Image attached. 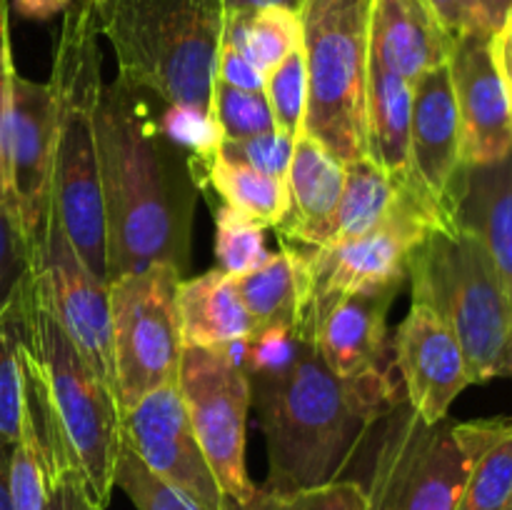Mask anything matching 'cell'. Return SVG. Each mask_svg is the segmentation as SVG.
Here are the masks:
<instances>
[{"instance_id": "6da1fadb", "label": "cell", "mask_w": 512, "mask_h": 510, "mask_svg": "<svg viewBox=\"0 0 512 510\" xmlns=\"http://www.w3.org/2000/svg\"><path fill=\"white\" fill-rule=\"evenodd\" d=\"M103 188L108 283L168 263L180 275L190 263L195 165L160 128L140 88L118 78L103 85L95 108Z\"/></svg>"}, {"instance_id": "7a4b0ae2", "label": "cell", "mask_w": 512, "mask_h": 510, "mask_svg": "<svg viewBox=\"0 0 512 510\" xmlns=\"http://www.w3.org/2000/svg\"><path fill=\"white\" fill-rule=\"evenodd\" d=\"M268 448L265 488H318L340 480L380 415L398 403L388 370L338 378L313 343L283 375L250 383Z\"/></svg>"}, {"instance_id": "3957f363", "label": "cell", "mask_w": 512, "mask_h": 510, "mask_svg": "<svg viewBox=\"0 0 512 510\" xmlns=\"http://www.w3.org/2000/svg\"><path fill=\"white\" fill-rule=\"evenodd\" d=\"M100 25L93 3H70L55 45L53 213L85 268L108 285L103 188H100L95 108L100 90Z\"/></svg>"}, {"instance_id": "277c9868", "label": "cell", "mask_w": 512, "mask_h": 510, "mask_svg": "<svg viewBox=\"0 0 512 510\" xmlns=\"http://www.w3.org/2000/svg\"><path fill=\"white\" fill-rule=\"evenodd\" d=\"M95 13L118 55V78L210 113L223 0H100Z\"/></svg>"}, {"instance_id": "5b68a950", "label": "cell", "mask_w": 512, "mask_h": 510, "mask_svg": "<svg viewBox=\"0 0 512 510\" xmlns=\"http://www.w3.org/2000/svg\"><path fill=\"white\" fill-rule=\"evenodd\" d=\"M413 303L455 333L473 383L512 375V310L493 258L460 225L435 228L408 258Z\"/></svg>"}, {"instance_id": "8992f818", "label": "cell", "mask_w": 512, "mask_h": 510, "mask_svg": "<svg viewBox=\"0 0 512 510\" xmlns=\"http://www.w3.org/2000/svg\"><path fill=\"white\" fill-rule=\"evenodd\" d=\"M28 343L65 460L83 480L95 508L103 510L115 488L123 413L108 383L85 363L63 333L35 278L30 290Z\"/></svg>"}, {"instance_id": "52a82bcc", "label": "cell", "mask_w": 512, "mask_h": 510, "mask_svg": "<svg viewBox=\"0 0 512 510\" xmlns=\"http://www.w3.org/2000/svg\"><path fill=\"white\" fill-rule=\"evenodd\" d=\"M373 0H303L308 105L303 135L335 158H365V95L370 65Z\"/></svg>"}, {"instance_id": "ba28073f", "label": "cell", "mask_w": 512, "mask_h": 510, "mask_svg": "<svg viewBox=\"0 0 512 510\" xmlns=\"http://www.w3.org/2000/svg\"><path fill=\"white\" fill-rule=\"evenodd\" d=\"M180 273L168 263L108 283L110 358L120 413L163 385L178 383L183 333L178 318Z\"/></svg>"}, {"instance_id": "9c48e42d", "label": "cell", "mask_w": 512, "mask_h": 510, "mask_svg": "<svg viewBox=\"0 0 512 510\" xmlns=\"http://www.w3.org/2000/svg\"><path fill=\"white\" fill-rule=\"evenodd\" d=\"M468 478V455L450 418L425 423L400 400L385 413L365 485L368 510H455Z\"/></svg>"}, {"instance_id": "30bf717a", "label": "cell", "mask_w": 512, "mask_h": 510, "mask_svg": "<svg viewBox=\"0 0 512 510\" xmlns=\"http://www.w3.org/2000/svg\"><path fill=\"white\" fill-rule=\"evenodd\" d=\"M178 390L223 495L233 503H248L255 485L245 468V420L253 395L245 370L223 348L185 345Z\"/></svg>"}, {"instance_id": "8fae6325", "label": "cell", "mask_w": 512, "mask_h": 510, "mask_svg": "<svg viewBox=\"0 0 512 510\" xmlns=\"http://www.w3.org/2000/svg\"><path fill=\"white\" fill-rule=\"evenodd\" d=\"M123 440L195 510H228V498L190 428L178 383L153 390L125 410Z\"/></svg>"}, {"instance_id": "7c38bea8", "label": "cell", "mask_w": 512, "mask_h": 510, "mask_svg": "<svg viewBox=\"0 0 512 510\" xmlns=\"http://www.w3.org/2000/svg\"><path fill=\"white\" fill-rule=\"evenodd\" d=\"M35 283L70 343L115 393L108 285L85 268L55 213L50 215L43 253L35 260Z\"/></svg>"}, {"instance_id": "4fadbf2b", "label": "cell", "mask_w": 512, "mask_h": 510, "mask_svg": "<svg viewBox=\"0 0 512 510\" xmlns=\"http://www.w3.org/2000/svg\"><path fill=\"white\" fill-rule=\"evenodd\" d=\"M55 108L48 83L13 75V133H10V185L20 228L40 258L53 215Z\"/></svg>"}, {"instance_id": "5bb4252c", "label": "cell", "mask_w": 512, "mask_h": 510, "mask_svg": "<svg viewBox=\"0 0 512 510\" xmlns=\"http://www.w3.org/2000/svg\"><path fill=\"white\" fill-rule=\"evenodd\" d=\"M430 230L393 223L353 240L310 248L300 245L310 270V305L305 318L340 295L400 290L408 278V258ZM303 318V320H305Z\"/></svg>"}, {"instance_id": "9a60e30c", "label": "cell", "mask_w": 512, "mask_h": 510, "mask_svg": "<svg viewBox=\"0 0 512 510\" xmlns=\"http://www.w3.org/2000/svg\"><path fill=\"white\" fill-rule=\"evenodd\" d=\"M448 70L458 103L465 165L498 163L512 153V103L495 60L493 35L470 30L455 38Z\"/></svg>"}, {"instance_id": "2e32d148", "label": "cell", "mask_w": 512, "mask_h": 510, "mask_svg": "<svg viewBox=\"0 0 512 510\" xmlns=\"http://www.w3.org/2000/svg\"><path fill=\"white\" fill-rule=\"evenodd\" d=\"M395 368L403 375L405 400L425 423L448 418L455 398L473 385L455 333L420 303L395 330Z\"/></svg>"}, {"instance_id": "e0dca14e", "label": "cell", "mask_w": 512, "mask_h": 510, "mask_svg": "<svg viewBox=\"0 0 512 510\" xmlns=\"http://www.w3.org/2000/svg\"><path fill=\"white\" fill-rule=\"evenodd\" d=\"M410 170L425 193L453 218L455 190L465 170V160L448 63L413 83Z\"/></svg>"}, {"instance_id": "ac0fdd59", "label": "cell", "mask_w": 512, "mask_h": 510, "mask_svg": "<svg viewBox=\"0 0 512 510\" xmlns=\"http://www.w3.org/2000/svg\"><path fill=\"white\" fill-rule=\"evenodd\" d=\"M400 290L353 293L330 300L303 320V335L338 378L355 380L385 370L388 310Z\"/></svg>"}, {"instance_id": "d6986e66", "label": "cell", "mask_w": 512, "mask_h": 510, "mask_svg": "<svg viewBox=\"0 0 512 510\" xmlns=\"http://www.w3.org/2000/svg\"><path fill=\"white\" fill-rule=\"evenodd\" d=\"M345 183V163L308 135L295 138L285 188L288 208L275 230L288 243L323 248L333 240L335 213Z\"/></svg>"}, {"instance_id": "ffe728a7", "label": "cell", "mask_w": 512, "mask_h": 510, "mask_svg": "<svg viewBox=\"0 0 512 510\" xmlns=\"http://www.w3.org/2000/svg\"><path fill=\"white\" fill-rule=\"evenodd\" d=\"M453 43L425 0H373L370 58L408 83L448 63Z\"/></svg>"}, {"instance_id": "44dd1931", "label": "cell", "mask_w": 512, "mask_h": 510, "mask_svg": "<svg viewBox=\"0 0 512 510\" xmlns=\"http://www.w3.org/2000/svg\"><path fill=\"white\" fill-rule=\"evenodd\" d=\"M453 223L485 245L512 310V153L498 163L465 165L455 190Z\"/></svg>"}, {"instance_id": "7402d4cb", "label": "cell", "mask_w": 512, "mask_h": 510, "mask_svg": "<svg viewBox=\"0 0 512 510\" xmlns=\"http://www.w3.org/2000/svg\"><path fill=\"white\" fill-rule=\"evenodd\" d=\"M175 303L183 345L215 350L230 343H243L258 330L240 300L233 278L220 268L180 280Z\"/></svg>"}, {"instance_id": "603a6c76", "label": "cell", "mask_w": 512, "mask_h": 510, "mask_svg": "<svg viewBox=\"0 0 512 510\" xmlns=\"http://www.w3.org/2000/svg\"><path fill=\"white\" fill-rule=\"evenodd\" d=\"M240 300L248 308L255 328H303L308 313L310 270L298 243L283 240L280 253H270L260 268L233 278Z\"/></svg>"}, {"instance_id": "cb8c5ba5", "label": "cell", "mask_w": 512, "mask_h": 510, "mask_svg": "<svg viewBox=\"0 0 512 510\" xmlns=\"http://www.w3.org/2000/svg\"><path fill=\"white\" fill-rule=\"evenodd\" d=\"M413 83L370 58L365 95V158L388 175H410Z\"/></svg>"}, {"instance_id": "d4e9b609", "label": "cell", "mask_w": 512, "mask_h": 510, "mask_svg": "<svg viewBox=\"0 0 512 510\" xmlns=\"http://www.w3.org/2000/svg\"><path fill=\"white\" fill-rule=\"evenodd\" d=\"M468 478L455 510H505L512 495V418L455 423Z\"/></svg>"}, {"instance_id": "484cf974", "label": "cell", "mask_w": 512, "mask_h": 510, "mask_svg": "<svg viewBox=\"0 0 512 510\" xmlns=\"http://www.w3.org/2000/svg\"><path fill=\"white\" fill-rule=\"evenodd\" d=\"M223 43L243 53L263 75L303 45L300 15L288 5H265L253 13L225 15Z\"/></svg>"}, {"instance_id": "4316f807", "label": "cell", "mask_w": 512, "mask_h": 510, "mask_svg": "<svg viewBox=\"0 0 512 510\" xmlns=\"http://www.w3.org/2000/svg\"><path fill=\"white\" fill-rule=\"evenodd\" d=\"M208 183L228 208L238 210L263 228H275L288 208L285 178L265 175L243 163L225 160L223 155H218L210 165Z\"/></svg>"}, {"instance_id": "83f0119b", "label": "cell", "mask_w": 512, "mask_h": 510, "mask_svg": "<svg viewBox=\"0 0 512 510\" xmlns=\"http://www.w3.org/2000/svg\"><path fill=\"white\" fill-rule=\"evenodd\" d=\"M30 290L0 318V448L5 453H13L23 418V348L28 340Z\"/></svg>"}, {"instance_id": "f1b7e54d", "label": "cell", "mask_w": 512, "mask_h": 510, "mask_svg": "<svg viewBox=\"0 0 512 510\" xmlns=\"http://www.w3.org/2000/svg\"><path fill=\"white\" fill-rule=\"evenodd\" d=\"M50 485H53V465H50L48 450H45L30 415L23 410L18 443L13 445L8 465L10 508L45 510Z\"/></svg>"}, {"instance_id": "f546056e", "label": "cell", "mask_w": 512, "mask_h": 510, "mask_svg": "<svg viewBox=\"0 0 512 510\" xmlns=\"http://www.w3.org/2000/svg\"><path fill=\"white\" fill-rule=\"evenodd\" d=\"M228 510H368V495L365 485L355 480H333L318 488L290 490V493L263 485L255 488L248 503L228 500Z\"/></svg>"}, {"instance_id": "4dcf8cb0", "label": "cell", "mask_w": 512, "mask_h": 510, "mask_svg": "<svg viewBox=\"0 0 512 510\" xmlns=\"http://www.w3.org/2000/svg\"><path fill=\"white\" fill-rule=\"evenodd\" d=\"M210 118L218 125L223 140H245L255 135L273 133V113L265 93L235 88V85L213 80L210 95Z\"/></svg>"}, {"instance_id": "1f68e13d", "label": "cell", "mask_w": 512, "mask_h": 510, "mask_svg": "<svg viewBox=\"0 0 512 510\" xmlns=\"http://www.w3.org/2000/svg\"><path fill=\"white\" fill-rule=\"evenodd\" d=\"M215 255L220 260V270L230 278H240L260 268L270 258L265 248V228L223 203L215 210Z\"/></svg>"}, {"instance_id": "d6a6232c", "label": "cell", "mask_w": 512, "mask_h": 510, "mask_svg": "<svg viewBox=\"0 0 512 510\" xmlns=\"http://www.w3.org/2000/svg\"><path fill=\"white\" fill-rule=\"evenodd\" d=\"M265 98H268L278 133L293 140L303 135L305 105H308V73H305L303 45L265 75Z\"/></svg>"}, {"instance_id": "836d02e7", "label": "cell", "mask_w": 512, "mask_h": 510, "mask_svg": "<svg viewBox=\"0 0 512 510\" xmlns=\"http://www.w3.org/2000/svg\"><path fill=\"white\" fill-rule=\"evenodd\" d=\"M158 123L163 133L193 160L200 183H203V178L208 180L210 165L218 158L220 143H223V135H220L210 113L188 108V105H168Z\"/></svg>"}, {"instance_id": "e575fe53", "label": "cell", "mask_w": 512, "mask_h": 510, "mask_svg": "<svg viewBox=\"0 0 512 510\" xmlns=\"http://www.w3.org/2000/svg\"><path fill=\"white\" fill-rule=\"evenodd\" d=\"M35 255L15 210L0 205V318L30 290Z\"/></svg>"}, {"instance_id": "d590c367", "label": "cell", "mask_w": 512, "mask_h": 510, "mask_svg": "<svg viewBox=\"0 0 512 510\" xmlns=\"http://www.w3.org/2000/svg\"><path fill=\"white\" fill-rule=\"evenodd\" d=\"M113 483L128 495L130 503L138 510H195L178 490L150 473L125 440L120 445L118 460H115Z\"/></svg>"}, {"instance_id": "8d00e7d4", "label": "cell", "mask_w": 512, "mask_h": 510, "mask_svg": "<svg viewBox=\"0 0 512 510\" xmlns=\"http://www.w3.org/2000/svg\"><path fill=\"white\" fill-rule=\"evenodd\" d=\"M13 50H10L8 0H0V205L15 210L10 185V133H13ZM18 215V213H15Z\"/></svg>"}, {"instance_id": "74e56055", "label": "cell", "mask_w": 512, "mask_h": 510, "mask_svg": "<svg viewBox=\"0 0 512 510\" xmlns=\"http://www.w3.org/2000/svg\"><path fill=\"white\" fill-rule=\"evenodd\" d=\"M293 148V138L273 130V133L255 135V138L223 140L218 155H223L225 160H233V163H243L248 168L260 170L265 175L285 178L288 175L290 158H293Z\"/></svg>"}, {"instance_id": "f35d334b", "label": "cell", "mask_w": 512, "mask_h": 510, "mask_svg": "<svg viewBox=\"0 0 512 510\" xmlns=\"http://www.w3.org/2000/svg\"><path fill=\"white\" fill-rule=\"evenodd\" d=\"M215 78L228 85H235V88L265 93V75L243 53H238L233 45L223 43V40H220L218 63H215Z\"/></svg>"}, {"instance_id": "ab89813d", "label": "cell", "mask_w": 512, "mask_h": 510, "mask_svg": "<svg viewBox=\"0 0 512 510\" xmlns=\"http://www.w3.org/2000/svg\"><path fill=\"white\" fill-rule=\"evenodd\" d=\"M45 510H98L75 470H63L50 485Z\"/></svg>"}, {"instance_id": "60d3db41", "label": "cell", "mask_w": 512, "mask_h": 510, "mask_svg": "<svg viewBox=\"0 0 512 510\" xmlns=\"http://www.w3.org/2000/svg\"><path fill=\"white\" fill-rule=\"evenodd\" d=\"M425 3L438 15L443 28L453 35V40L470 33V30H480L478 13H475V0H425Z\"/></svg>"}, {"instance_id": "b9f144b4", "label": "cell", "mask_w": 512, "mask_h": 510, "mask_svg": "<svg viewBox=\"0 0 512 510\" xmlns=\"http://www.w3.org/2000/svg\"><path fill=\"white\" fill-rule=\"evenodd\" d=\"M493 48H495V60H498L500 75H503L505 88H508L510 103H512V13L503 23V28L493 35Z\"/></svg>"}, {"instance_id": "7bdbcfd3", "label": "cell", "mask_w": 512, "mask_h": 510, "mask_svg": "<svg viewBox=\"0 0 512 510\" xmlns=\"http://www.w3.org/2000/svg\"><path fill=\"white\" fill-rule=\"evenodd\" d=\"M480 30L495 35L512 13V0H475Z\"/></svg>"}, {"instance_id": "ee69618b", "label": "cell", "mask_w": 512, "mask_h": 510, "mask_svg": "<svg viewBox=\"0 0 512 510\" xmlns=\"http://www.w3.org/2000/svg\"><path fill=\"white\" fill-rule=\"evenodd\" d=\"M70 5V0H15V10H18L23 18L33 20H48L55 13H65V8Z\"/></svg>"}, {"instance_id": "f6af8a7d", "label": "cell", "mask_w": 512, "mask_h": 510, "mask_svg": "<svg viewBox=\"0 0 512 510\" xmlns=\"http://www.w3.org/2000/svg\"><path fill=\"white\" fill-rule=\"evenodd\" d=\"M265 5H288V8H295L293 0H223L225 15L253 13V10L265 8ZM295 10H298V8H295Z\"/></svg>"}, {"instance_id": "bcb514c9", "label": "cell", "mask_w": 512, "mask_h": 510, "mask_svg": "<svg viewBox=\"0 0 512 510\" xmlns=\"http://www.w3.org/2000/svg\"><path fill=\"white\" fill-rule=\"evenodd\" d=\"M8 465H10V453H5V450L0 448V510H13L10 508Z\"/></svg>"}, {"instance_id": "7dc6e473", "label": "cell", "mask_w": 512, "mask_h": 510, "mask_svg": "<svg viewBox=\"0 0 512 510\" xmlns=\"http://www.w3.org/2000/svg\"><path fill=\"white\" fill-rule=\"evenodd\" d=\"M70 3H80V5H85V3H93V5H95V0H70Z\"/></svg>"}, {"instance_id": "c3c4849f", "label": "cell", "mask_w": 512, "mask_h": 510, "mask_svg": "<svg viewBox=\"0 0 512 510\" xmlns=\"http://www.w3.org/2000/svg\"><path fill=\"white\" fill-rule=\"evenodd\" d=\"M505 510H512V495H510V500H508V505H505Z\"/></svg>"}, {"instance_id": "681fc988", "label": "cell", "mask_w": 512, "mask_h": 510, "mask_svg": "<svg viewBox=\"0 0 512 510\" xmlns=\"http://www.w3.org/2000/svg\"><path fill=\"white\" fill-rule=\"evenodd\" d=\"M300 3H303V0H293V5H295V8H298V5H300Z\"/></svg>"}, {"instance_id": "f907efd6", "label": "cell", "mask_w": 512, "mask_h": 510, "mask_svg": "<svg viewBox=\"0 0 512 510\" xmlns=\"http://www.w3.org/2000/svg\"><path fill=\"white\" fill-rule=\"evenodd\" d=\"M100 3V0H95V5H98Z\"/></svg>"}]
</instances>
